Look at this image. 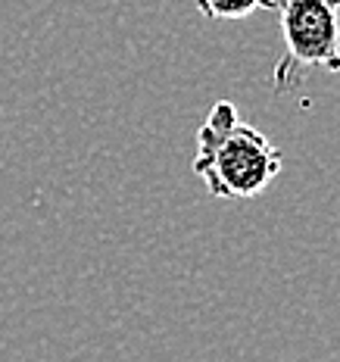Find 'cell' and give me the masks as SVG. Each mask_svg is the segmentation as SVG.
Listing matches in <instances>:
<instances>
[{"label": "cell", "instance_id": "7a4b0ae2", "mask_svg": "<svg viewBox=\"0 0 340 362\" xmlns=\"http://www.w3.org/2000/svg\"><path fill=\"white\" fill-rule=\"evenodd\" d=\"M284 57L271 72V88L291 94L322 69L340 72V0H275Z\"/></svg>", "mask_w": 340, "mask_h": 362}, {"label": "cell", "instance_id": "6da1fadb", "mask_svg": "<svg viewBox=\"0 0 340 362\" xmlns=\"http://www.w3.org/2000/svg\"><path fill=\"white\" fill-rule=\"evenodd\" d=\"M281 150L240 119L231 100H216L197 128L194 175L218 200H250L281 175Z\"/></svg>", "mask_w": 340, "mask_h": 362}, {"label": "cell", "instance_id": "3957f363", "mask_svg": "<svg viewBox=\"0 0 340 362\" xmlns=\"http://www.w3.org/2000/svg\"><path fill=\"white\" fill-rule=\"evenodd\" d=\"M206 19H244L259 10H275V0H197Z\"/></svg>", "mask_w": 340, "mask_h": 362}]
</instances>
